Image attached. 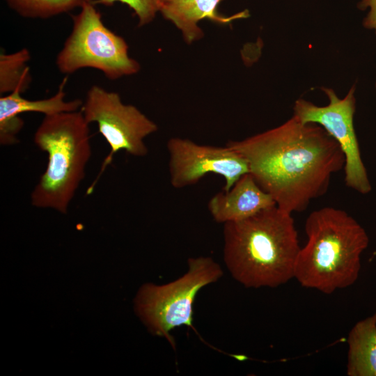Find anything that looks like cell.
I'll list each match as a JSON object with an SVG mask.
<instances>
[{
    "mask_svg": "<svg viewBox=\"0 0 376 376\" xmlns=\"http://www.w3.org/2000/svg\"><path fill=\"white\" fill-rule=\"evenodd\" d=\"M31 59L26 48L6 54H0V93L3 95L19 91H26L31 82L29 67Z\"/></svg>",
    "mask_w": 376,
    "mask_h": 376,
    "instance_id": "5bb4252c",
    "label": "cell"
},
{
    "mask_svg": "<svg viewBox=\"0 0 376 376\" xmlns=\"http://www.w3.org/2000/svg\"><path fill=\"white\" fill-rule=\"evenodd\" d=\"M19 15L28 18H49L69 12L87 0H6Z\"/></svg>",
    "mask_w": 376,
    "mask_h": 376,
    "instance_id": "9a60e30c",
    "label": "cell"
},
{
    "mask_svg": "<svg viewBox=\"0 0 376 376\" xmlns=\"http://www.w3.org/2000/svg\"><path fill=\"white\" fill-rule=\"evenodd\" d=\"M88 125L81 111L44 117L33 140L47 164L31 194L33 206L67 212L91 156Z\"/></svg>",
    "mask_w": 376,
    "mask_h": 376,
    "instance_id": "277c9868",
    "label": "cell"
},
{
    "mask_svg": "<svg viewBox=\"0 0 376 376\" xmlns=\"http://www.w3.org/2000/svg\"><path fill=\"white\" fill-rule=\"evenodd\" d=\"M127 5L134 10L139 19V26H144L152 22L159 11V0H93V3L109 6L115 2Z\"/></svg>",
    "mask_w": 376,
    "mask_h": 376,
    "instance_id": "2e32d148",
    "label": "cell"
},
{
    "mask_svg": "<svg viewBox=\"0 0 376 376\" xmlns=\"http://www.w3.org/2000/svg\"><path fill=\"white\" fill-rule=\"evenodd\" d=\"M227 146L242 155L249 173L281 210H305L324 195L332 175L344 168L338 142L320 125L303 123L295 116L279 126Z\"/></svg>",
    "mask_w": 376,
    "mask_h": 376,
    "instance_id": "6da1fadb",
    "label": "cell"
},
{
    "mask_svg": "<svg viewBox=\"0 0 376 376\" xmlns=\"http://www.w3.org/2000/svg\"><path fill=\"white\" fill-rule=\"evenodd\" d=\"M322 90L328 97L327 105L320 107L300 98L295 102L293 116L303 123L320 125L338 142L345 158V185L361 194H368L372 186L361 158L353 122L355 86L343 98H339L331 88L322 87Z\"/></svg>",
    "mask_w": 376,
    "mask_h": 376,
    "instance_id": "ba28073f",
    "label": "cell"
},
{
    "mask_svg": "<svg viewBox=\"0 0 376 376\" xmlns=\"http://www.w3.org/2000/svg\"><path fill=\"white\" fill-rule=\"evenodd\" d=\"M94 6L87 0L72 17V31L56 57L58 70L68 75L91 68L111 80L138 72L140 65L129 56L126 41L104 25Z\"/></svg>",
    "mask_w": 376,
    "mask_h": 376,
    "instance_id": "8992f818",
    "label": "cell"
},
{
    "mask_svg": "<svg viewBox=\"0 0 376 376\" xmlns=\"http://www.w3.org/2000/svg\"><path fill=\"white\" fill-rule=\"evenodd\" d=\"M187 270L163 285L143 284L134 298V311L151 334L164 338L175 348L171 332L181 326L192 327L194 303L198 292L219 281L224 272L212 258H190Z\"/></svg>",
    "mask_w": 376,
    "mask_h": 376,
    "instance_id": "5b68a950",
    "label": "cell"
},
{
    "mask_svg": "<svg viewBox=\"0 0 376 376\" xmlns=\"http://www.w3.org/2000/svg\"><path fill=\"white\" fill-rule=\"evenodd\" d=\"M375 88H376V84H375Z\"/></svg>",
    "mask_w": 376,
    "mask_h": 376,
    "instance_id": "d6986e66",
    "label": "cell"
},
{
    "mask_svg": "<svg viewBox=\"0 0 376 376\" xmlns=\"http://www.w3.org/2000/svg\"><path fill=\"white\" fill-rule=\"evenodd\" d=\"M81 111L88 124L97 125L99 132L110 147L98 175L87 191L89 194L118 151L124 150L134 157L147 155L144 139L157 132L158 127L137 107L124 104L117 93L97 85L88 89Z\"/></svg>",
    "mask_w": 376,
    "mask_h": 376,
    "instance_id": "52a82bcc",
    "label": "cell"
},
{
    "mask_svg": "<svg viewBox=\"0 0 376 376\" xmlns=\"http://www.w3.org/2000/svg\"><path fill=\"white\" fill-rule=\"evenodd\" d=\"M276 205L249 173L242 175L228 191L214 194L207 203L212 219L225 224L250 217L266 208Z\"/></svg>",
    "mask_w": 376,
    "mask_h": 376,
    "instance_id": "30bf717a",
    "label": "cell"
},
{
    "mask_svg": "<svg viewBox=\"0 0 376 376\" xmlns=\"http://www.w3.org/2000/svg\"><path fill=\"white\" fill-rule=\"evenodd\" d=\"M358 8L361 10L368 9L364 18L363 25L368 29H373L376 33V0H360Z\"/></svg>",
    "mask_w": 376,
    "mask_h": 376,
    "instance_id": "e0dca14e",
    "label": "cell"
},
{
    "mask_svg": "<svg viewBox=\"0 0 376 376\" xmlns=\"http://www.w3.org/2000/svg\"><path fill=\"white\" fill-rule=\"evenodd\" d=\"M292 214L276 205L224 224V260L246 288H276L294 279L300 249Z\"/></svg>",
    "mask_w": 376,
    "mask_h": 376,
    "instance_id": "7a4b0ae2",
    "label": "cell"
},
{
    "mask_svg": "<svg viewBox=\"0 0 376 376\" xmlns=\"http://www.w3.org/2000/svg\"><path fill=\"white\" fill-rule=\"evenodd\" d=\"M221 0H167L160 4L159 12L182 33L185 40L191 43L203 36L198 22L209 19L220 24H228L237 19L246 18L249 12L244 10L226 17L217 11Z\"/></svg>",
    "mask_w": 376,
    "mask_h": 376,
    "instance_id": "8fae6325",
    "label": "cell"
},
{
    "mask_svg": "<svg viewBox=\"0 0 376 376\" xmlns=\"http://www.w3.org/2000/svg\"><path fill=\"white\" fill-rule=\"evenodd\" d=\"M304 230L307 242L299 251L294 279L327 295L353 285L369 244L363 226L345 210L324 207L308 216Z\"/></svg>",
    "mask_w": 376,
    "mask_h": 376,
    "instance_id": "3957f363",
    "label": "cell"
},
{
    "mask_svg": "<svg viewBox=\"0 0 376 376\" xmlns=\"http://www.w3.org/2000/svg\"><path fill=\"white\" fill-rule=\"evenodd\" d=\"M68 77H65L57 92L51 97L43 100H29L24 98L22 93L15 91L0 97V125L15 122L19 115L27 112H36L50 116L64 112L77 111L81 109L83 102L80 100H65Z\"/></svg>",
    "mask_w": 376,
    "mask_h": 376,
    "instance_id": "7c38bea8",
    "label": "cell"
},
{
    "mask_svg": "<svg viewBox=\"0 0 376 376\" xmlns=\"http://www.w3.org/2000/svg\"><path fill=\"white\" fill-rule=\"evenodd\" d=\"M159 1H160V4H161L162 3H163V2H164V1H166L167 0H159Z\"/></svg>",
    "mask_w": 376,
    "mask_h": 376,
    "instance_id": "ac0fdd59",
    "label": "cell"
},
{
    "mask_svg": "<svg viewBox=\"0 0 376 376\" xmlns=\"http://www.w3.org/2000/svg\"><path fill=\"white\" fill-rule=\"evenodd\" d=\"M166 147L170 183L175 189L194 185L207 174H216L223 177L224 191H228L249 173L246 159L227 146L201 145L188 139L173 137Z\"/></svg>",
    "mask_w": 376,
    "mask_h": 376,
    "instance_id": "9c48e42d",
    "label": "cell"
},
{
    "mask_svg": "<svg viewBox=\"0 0 376 376\" xmlns=\"http://www.w3.org/2000/svg\"><path fill=\"white\" fill-rule=\"evenodd\" d=\"M347 342V375L376 376V313L357 322Z\"/></svg>",
    "mask_w": 376,
    "mask_h": 376,
    "instance_id": "4fadbf2b",
    "label": "cell"
}]
</instances>
